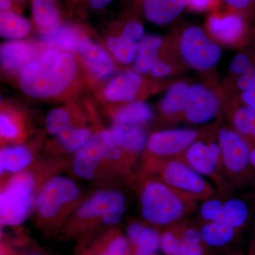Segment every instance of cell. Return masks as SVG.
Here are the masks:
<instances>
[{"label":"cell","instance_id":"7c38bea8","mask_svg":"<svg viewBox=\"0 0 255 255\" xmlns=\"http://www.w3.org/2000/svg\"><path fill=\"white\" fill-rule=\"evenodd\" d=\"M208 134L194 142L176 158L187 164L203 177H209L215 183L221 194H226L230 188L225 177L223 162L215 155L208 144L206 139Z\"/></svg>","mask_w":255,"mask_h":255},{"label":"cell","instance_id":"f35d334b","mask_svg":"<svg viewBox=\"0 0 255 255\" xmlns=\"http://www.w3.org/2000/svg\"><path fill=\"white\" fill-rule=\"evenodd\" d=\"M236 86L242 92L255 90V70H251L238 77Z\"/></svg>","mask_w":255,"mask_h":255},{"label":"cell","instance_id":"74e56055","mask_svg":"<svg viewBox=\"0 0 255 255\" xmlns=\"http://www.w3.org/2000/svg\"><path fill=\"white\" fill-rule=\"evenodd\" d=\"M122 34L124 36L140 41L145 35V28L142 22L137 19H130L124 24Z\"/></svg>","mask_w":255,"mask_h":255},{"label":"cell","instance_id":"ffe728a7","mask_svg":"<svg viewBox=\"0 0 255 255\" xmlns=\"http://www.w3.org/2000/svg\"><path fill=\"white\" fill-rule=\"evenodd\" d=\"M41 49L36 43L23 39L4 42L0 48L1 68L6 73L19 74Z\"/></svg>","mask_w":255,"mask_h":255},{"label":"cell","instance_id":"ab89813d","mask_svg":"<svg viewBox=\"0 0 255 255\" xmlns=\"http://www.w3.org/2000/svg\"><path fill=\"white\" fill-rule=\"evenodd\" d=\"M219 0H189L188 7L191 11L202 12L214 9Z\"/></svg>","mask_w":255,"mask_h":255},{"label":"cell","instance_id":"f907efd6","mask_svg":"<svg viewBox=\"0 0 255 255\" xmlns=\"http://www.w3.org/2000/svg\"></svg>","mask_w":255,"mask_h":255},{"label":"cell","instance_id":"8fae6325","mask_svg":"<svg viewBox=\"0 0 255 255\" xmlns=\"http://www.w3.org/2000/svg\"><path fill=\"white\" fill-rule=\"evenodd\" d=\"M76 242L73 255H132L128 239L118 226L99 228Z\"/></svg>","mask_w":255,"mask_h":255},{"label":"cell","instance_id":"52a82bcc","mask_svg":"<svg viewBox=\"0 0 255 255\" xmlns=\"http://www.w3.org/2000/svg\"><path fill=\"white\" fill-rule=\"evenodd\" d=\"M94 119L93 135L86 145L73 156L72 172L80 179L99 183L118 184L114 178L107 155L114 145L110 130Z\"/></svg>","mask_w":255,"mask_h":255},{"label":"cell","instance_id":"83f0119b","mask_svg":"<svg viewBox=\"0 0 255 255\" xmlns=\"http://www.w3.org/2000/svg\"><path fill=\"white\" fill-rule=\"evenodd\" d=\"M163 45L162 37L154 34L145 35L140 42L133 62V70L142 75L150 73L152 65L160 56Z\"/></svg>","mask_w":255,"mask_h":255},{"label":"cell","instance_id":"603a6c76","mask_svg":"<svg viewBox=\"0 0 255 255\" xmlns=\"http://www.w3.org/2000/svg\"><path fill=\"white\" fill-rule=\"evenodd\" d=\"M189 0H144V15L147 21L158 26L177 19L188 7Z\"/></svg>","mask_w":255,"mask_h":255},{"label":"cell","instance_id":"9c48e42d","mask_svg":"<svg viewBox=\"0 0 255 255\" xmlns=\"http://www.w3.org/2000/svg\"><path fill=\"white\" fill-rule=\"evenodd\" d=\"M177 48L183 62L199 72H209L222 57L221 46L197 25L183 28L177 37Z\"/></svg>","mask_w":255,"mask_h":255},{"label":"cell","instance_id":"3957f363","mask_svg":"<svg viewBox=\"0 0 255 255\" xmlns=\"http://www.w3.org/2000/svg\"><path fill=\"white\" fill-rule=\"evenodd\" d=\"M90 192L63 174L50 179L37 197L30 219L46 238H56L69 218Z\"/></svg>","mask_w":255,"mask_h":255},{"label":"cell","instance_id":"6da1fadb","mask_svg":"<svg viewBox=\"0 0 255 255\" xmlns=\"http://www.w3.org/2000/svg\"><path fill=\"white\" fill-rule=\"evenodd\" d=\"M72 159L43 153L27 168L0 179L1 229L18 227L30 219L42 189L53 177L70 170Z\"/></svg>","mask_w":255,"mask_h":255},{"label":"cell","instance_id":"cb8c5ba5","mask_svg":"<svg viewBox=\"0 0 255 255\" xmlns=\"http://www.w3.org/2000/svg\"><path fill=\"white\" fill-rule=\"evenodd\" d=\"M189 87L187 82L179 80L169 87L159 105V113L162 119L170 122L182 120Z\"/></svg>","mask_w":255,"mask_h":255},{"label":"cell","instance_id":"bcb514c9","mask_svg":"<svg viewBox=\"0 0 255 255\" xmlns=\"http://www.w3.org/2000/svg\"><path fill=\"white\" fill-rule=\"evenodd\" d=\"M251 162L255 169V147L251 145Z\"/></svg>","mask_w":255,"mask_h":255},{"label":"cell","instance_id":"9a60e30c","mask_svg":"<svg viewBox=\"0 0 255 255\" xmlns=\"http://www.w3.org/2000/svg\"><path fill=\"white\" fill-rule=\"evenodd\" d=\"M206 27L208 34L219 44L233 46L244 36L246 23L236 11H214L208 17Z\"/></svg>","mask_w":255,"mask_h":255},{"label":"cell","instance_id":"b9f144b4","mask_svg":"<svg viewBox=\"0 0 255 255\" xmlns=\"http://www.w3.org/2000/svg\"><path fill=\"white\" fill-rule=\"evenodd\" d=\"M22 253L18 252L15 248L14 245L11 244L9 241L1 239L0 244V255H22Z\"/></svg>","mask_w":255,"mask_h":255},{"label":"cell","instance_id":"e575fe53","mask_svg":"<svg viewBox=\"0 0 255 255\" xmlns=\"http://www.w3.org/2000/svg\"><path fill=\"white\" fill-rule=\"evenodd\" d=\"M224 199L212 196L202 201L198 207L199 217L203 223L221 222L223 220Z\"/></svg>","mask_w":255,"mask_h":255},{"label":"cell","instance_id":"7dc6e473","mask_svg":"<svg viewBox=\"0 0 255 255\" xmlns=\"http://www.w3.org/2000/svg\"><path fill=\"white\" fill-rule=\"evenodd\" d=\"M251 254V255H255V231L254 238H253V243H252Z\"/></svg>","mask_w":255,"mask_h":255},{"label":"cell","instance_id":"44dd1931","mask_svg":"<svg viewBox=\"0 0 255 255\" xmlns=\"http://www.w3.org/2000/svg\"><path fill=\"white\" fill-rule=\"evenodd\" d=\"M26 115L8 106H1L0 114L1 147L23 143L29 135Z\"/></svg>","mask_w":255,"mask_h":255},{"label":"cell","instance_id":"ac0fdd59","mask_svg":"<svg viewBox=\"0 0 255 255\" xmlns=\"http://www.w3.org/2000/svg\"><path fill=\"white\" fill-rule=\"evenodd\" d=\"M95 129L86 125L77 126L53 136L46 142L43 153L54 157L73 156L86 145L93 135Z\"/></svg>","mask_w":255,"mask_h":255},{"label":"cell","instance_id":"30bf717a","mask_svg":"<svg viewBox=\"0 0 255 255\" xmlns=\"http://www.w3.org/2000/svg\"><path fill=\"white\" fill-rule=\"evenodd\" d=\"M155 176L170 187L191 196L197 201L206 200L216 195V190L211 183L177 158L164 162L159 167Z\"/></svg>","mask_w":255,"mask_h":255},{"label":"cell","instance_id":"4dcf8cb0","mask_svg":"<svg viewBox=\"0 0 255 255\" xmlns=\"http://www.w3.org/2000/svg\"><path fill=\"white\" fill-rule=\"evenodd\" d=\"M237 231L223 221L203 223L199 230L204 244L213 248H220L231 243Z\"/></svg>","mask_w":255,"mask_h":255},{"label":"cell","instance_id":"d590c367","mask_svg":"<svg viewBox=\"0 0 255 255\" xmlns=\"http://www.w3.org/2000/svg\"><path fill=\"white\" fill-rule=\"evenodd\" d=\"M177 70L176 63L159 56L152 65L150 73L156 79H164L174 75Z\"/></svg>","mask_w":255,"mask_h":255},{"label":"cell","instance_id":"1f68e13d","mask_svg":"<svg viewBox=\"0 0 255 255\" xmlns=\"http://www.w3.org/2000/svg\"><path fill=\"white\" fill-rule=\"evenodd\" d=\"M140 42L121 33L118 36L108 38L107 46L119 63L129 65L135 59Z\"/></svg>","mask_w":255,"mask_h":255},{"label":"cell","instance_id":"d4e9b609","mask_svg":"<svg viewBox=\"0 0 255 255\" xmlns=\"http://www.w3.org/2000/svg\"><path fill=\"white\" fill-rule=\"evenodd\" d=\"M87 119L76 106H65L48 112L45 120V128L47 133L55 136L70 128L88 124Z\"/></svg>","mask_w":255,"mask_h":255},{"label":"cell","instance_id":"c3c4849f","mask_svg":"<svg viewBox=\"0 0 255 255\" xmlns=\"http://www.w3.org/2000/svg\"><path fill=\"white\" fill-rule=\"evenodd\" d=\"M22 255H45L43 253L40 251H31L29 252V253H25V254H23Z\"/></svg>","mask_w":255,"mask_h":255},{"label":"cell","instance_id":"8d00e7d4","mask_svg":"<svg viewBox=\"0 0 255 255\" xmlns=\"http://www.w3.org/2000/svg\"><path fill=\"white\" fill-rule=\"evenodd\" d=\"M254 69L251 58L244 53H239L235 55L229 65L230 73L238 77Z\"/></svg>","mask_w":255,"mask_h":255},{"label":"cell","instance_id":"f1b7e54d","mask_svg":"<svg viewBox=\"0 0 255 255\" xmlns=\"http://www.w3.org/2000/svg\"><path fill=\"white\" fill-rule=\"evenodd\" d=\"M31 11L33 22L41 34L61 24L57 0H31Z\"/></svg>","mask_w":255,"mask_h":255},{"label":"cell","instance_id":"ee69618b","mask_svg":"<svg viewBox=\"0 0 255 255\" xmlns=\"http://www.w3.org/2000/svg\"><path fill=\"white\" fill-rule=\"evenodd\" d=\"M113 0H89V4L92 9L100 10L105 9Z\"/></svg>","mask_w":255,"mask_h":255},{"label":"cell","instance_id":"4316f807","mask_svg":"<svg viewBox=\"0 0 255 255\" xmlns=\"http://www.w3.org/2000/svg\"><path fill=\"white\" fill-rule=\"evenodd\" d=\"M82 33L73 25L60 24L53 31L42 33L41 40L44 46L63 51L77 52Z\"/></svg>","mask_w":255,"mask_h":255},{"label":"cell","instance_id":"5b68a950","mask_svg":"<svg viewBox=\"0 0 255 255\" xmlns=\"http://www.w3.org/2000/svg\"><path fill=\"white\" fill-rule=\"evenodd\" d=\"M140 214L154 227H167L182 221L198 209L194 198L174 189L157 176L137 186Z\"/></svg>","mask_w":255,"mask_h":255},{"label":"cell","instance_id":"2e32d148","mask_svg":"<svg viewBox=\"0 0 255 255\" xmlns=\"http://www.w3.org/2000/svg\"><path fill=\"white\" fill-rule=\"evenodd\" d=\"M145 87L142 75L135 70H127L112 77L102 90L105 102L120 105L134 101L142 100L140 95Z\"/></svg>","mask_w":255,"mask_h":255},{"label":"cell","instance_id":"d6986e66","mask_svg":"<svg viewBox=\"0 0 255 255\" xmlns=\"http://www.w3.org/2000/svg\"><path fill=\"white\" fill-rule=\"evenodd\" d=\"M109 130L114 143L139 164L149 137L145 127L113 122Z\"/></svg>","mask_w":255,"mask_h":255},{"label":"cell","instance_id":"7402d4cb","mask_svg":"<svg viewBox=\"0 0 255 255\" xmlns=\"http://www.w3.org/2000/svg\"><path fill=\"white\" fill-rule=\"evenodd\" d=\"M127 238L132 255H155L160 248L161 235L145 221H130L127 226Z\"/></svg>","mask_w":255,"mask_h":255},{"label":"cell","instance_id":"d6a6232c","mask_svg":"<svg viewBox=\"0 0 255 255\" xmlns=\"http://www.w3.org/2000/svg\"><path fill=\"white\" fill-rule=\"evenodd\" d=\"M249 217V206L244 199L237 197L224 199L223 222L238 231L246 226Z\"/></svg>","mask_w":255,"mask_h":255},{"label":"cell","instance_id":"277c9868","mask_svg":"<svg viewBox=\"0 0 255 255\" xmlns=\"http://www.w3.org/2000/svg\"><path fill=\"white\" fill-rule=\"evenodd\" d=\"M127 197L116 187H104L90 192L58 233L63 241H77L99 228L118 226L127 212Z\"/></svg>","mask_w":255,"mask_h":255},{"label":"cell","instance_id":"f6af8a7d","mask_svg":"<svg viewBox=\"0 0 255 255\" xmlns=\"http://www.w3.org/2000/svg\"><path fill=\"white\" fill-rule=\"evenodd\" d=\"M13 1L14 0H0L1 11H13Z\"/></svg>","mask_w":255,"mask_h":255},{"label":"cell","instance_id":"681fc988","mask_svg":"<svg viewBox=\"0 0 255 255\" xmlns=\"http://www.w3.org/2000/svg\"><path fill=\"white\" fill-rule=\"evenodd\" d=\"M14 1H24V0H14Z\"/></svg>","mask_w":255,"mask_h":255},{"label":"cell","instance_id":"7bdbcfd3","mask_svg":"<svg viewBox=\"0 0 255 255\" xmlns=\"http://www.w3.org/2000/svg\"><path fill=\"white\" fill-rule=\"evenodd\" d=\"M241 99L245 105L255 111V90L242 92Z\"/></svg>","mask_w":255,"mask_h":255},{"label":"cell","instance_id":"4fadbf2b","mask_svg":"<svg viewBox=\"0 0 255 255\" xmlns=\"http://www.w3.org/2000/svg\"><path fill=\"white\" fill-rule=\"evenodd\" d=\"M221 108V97L214 89L204 84L190 85L183 120L192 124L209 123Z\"/></svg>","mask_w":255,"mask_h":255},{"label":"cell","instance_id":"5bb4252c","mask_svg":"<svg viewBox=\"0 0 255 255\" xmlns=\"http://www.w3.org/2000/svg\"><path fill=\"white\" fill-rule=\"evenodd\" d=\"M46 142L42 137L18 145L1 147L0 179L17 173L39 158Z\"/></svg>","mask_w":255,"mask_h":255},{"label":"cell","instance_id":"e0dca14e","mask_svg":"<svg viewBox=\"0 0 255 255\" xmlns=\"http://www.w3.org/2000/svg\"><path fill=\"white\" fill-rule=\"evenodd\" d=\"M76 53L95 80L101 81L113 76L116 72L113 59L103 47L90 37L82 35Z\"/></svg>","mask_w":255,"mask_h":255},{"label":"cell","instance_id":"60d3db41","mask_svg":"<svg viewBox=\"0 0 255 255\" xmlns=\"http://www.w3.org/2000/svg\"><path fill=\"white\" fill-rule=\"evenodd\" d=\"M253 1L254 0H223V3L229 8L231 11H236V12L246 9Z\"/></svg>","mask_w":255,"mask_h":255},{"label":"cell","instance_id":"7a4b0ae2","mask_svg":"<svg viewBox=\"0 0 255 255\" xmlns=\"http://www.w3.org/2000/svg\"><path fill=\"white\" fill-rule=\"evenodd\" d=\"M78 68L73 53L44 46L18 74L20 87L33 98H59L76 82Z\"/></svg>","mask_w":255,"mask_h":255},{"label":"cell","instance_id":"836d02e7","mask_svg":"<svg viewBox=\"0 0 255 255\" xmlns=\"http://www.w3.org/2000/svg\"><path fill=\"white\" fill-rule=\"evenodd\" d=\"M234 130L255 147V111L247 106L238 107L231 116Z\"/></svg>","mask_w":255,"mask_h":255},{"label":"cell","instance_id":"484cf974","mask_svg":"<svg viewBox=\"0 0 255 255\" xmlns=\"http://www.w3.org/2000/svg\"><path fill=\"white\" fill-rule=\"evenodd\" d=\"M114 123L145 127L154 118L153 111L143 100L116 105L109 111Z\"/></svg>","mask_w":255,"mask_h":255},{"label":"cell","instance_id":"8992f818","mask_svg":"<svg viewBox=\"0 0 255 255\" xmlns=\"http://www.w3.org/2000/svg\"><path fill=\"white\" fill-rule=\"evenodd\" d=\"M210 131V129L197 130L178 128L152 132L148 137L138 166L128 186L135 189L146 179L155 177L159 167L164 162L176 158Z\"/></svg>","mask_w":255,"mask_h":255},{"label":"cell","instance_id":"ba28073f","mask_svg":"<svg viewBox=\"0 0 255 255\" xmlns=\"http://www.w3.org/2000/svg\"><path fill=\"white\" fill-rule=\"evenodd\" d=\"M218 140L222 150L223 171L236 186L255 183V169L251 162V145L234 129L220 128Z\"/></svg>","mask_w":255,"mask_h":255},{"label":"cell","instance_id":"f546056e","mask_svg":"<svg viewBox=\"0 0 255 255\" xmlns=\"http://www.w3.org/2000/svg\"><path fill=\"white\" fill-rule=\"evenodd\" d=\"M31 24L27 18L14 11L0 12V35L9 41L22 40L29 34Z\"/></svg>","mask_w":255,"mask_h":255}]
</instances>
